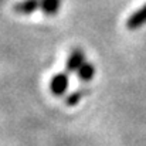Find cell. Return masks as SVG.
<instances>
[{
    "label": "cell",
    "instance_id": "5b68a950",
    "mask_svg": "<svg viewBox=\"0 0 146 146\" xmlns=\"http://www.w3.org/2000/svg\"><path fill=\"white\" fill-rule=\"evenodd\" d=\"M95 74H97L95 65L91 64V62H87V61H85V62L81 65V68L77 71V77H78V80H80L81 82H88V81H91V80L95 77Z\"/></svg>",
    "mask_w": 146,
    "mask_h": 146
},
{
    "label": "cell",
    "instance_id": "277c9868",
    "mask_svg": "<svg viewBox=\"0 0 146 146\" xmlns=\"http://www.w3.org/2000/svg\"><path fill=\"white\" fill-rule=\"evenodd\" d=\"M146 24V4H143L141 9L133 11L128 20H126V29L128 30H138Z\"/></svg>",
    "mask_w": 146,
    "mask_h": 146
},
{
    "label": "cell",
    "instance_id": "7a4b0ae2",
    "mask_svg": "<svg viewBox=\"0 0 146 146\" xmlns=\"http://www.w3.org/2000/svg\"><path fill=\"white\" fill-rule=\"evenodd\" d=\"M84 62H85V52L82 50L75 48L70 52L65 62V68L68 72H77Z\"/></svg>",
    "mask_w": 146,
    "mask_h": 146
},
{
    "label": "cell",
    "instance_id": "8992f818",
    "mask_svg": "<svg viewBox=\"0 0 146 146\" xmlns=\"http://www.w3.org/2000/svg\"><path fill=\"white\" fill-rule=\"evenodd\" d=\"M61 0H41V10L46 16H55L61 9Z\"/></svg>",
    "mask_w": 146,
    "mask_h": 146
},
{
    "label": "cell",
    "instance_id": "6da1fadb",
    "mask_svg": "<svg viewBox=\"0 0 146 146\" xmlns=\"http://www.w3.org/2000/svg\"><path fill=\"white\" fill-rule=\"evenodd\" d=\"M68 84H70L68 74L67 72H58L50 81V91L54 97H62L68 90Z\"/></svg>",
    "mask_w": 146,
    "mask_h": 146
},
{
    "label": "cell",
    "instance_id": "3957f363",
    "mask_svg": "<svg viewBox=\"0 0 146 146\" xmlns=\"http://www.w3.org/2000/svg\"><path fill=\"white\" fill-rule=\"evenodd\" d=\"M40 7H41V0H21L13 6V10L16 14L30 16L34 11H37V9Z\"/></svg>",
    "mask_w": 146,
    "mask_h": 146
},
{
    "label": "cell",
    "instance_id": "52a82bcc",
    "mask_svg": "<svg viewBox=\"0 0 146 146\" xmlns=\"http://www.w3.org/2000/svg\"><path fill=\"white\" fill-rule=\"evenodd\" d=\"M90 91H91L90 88H80V90L71 92L68 97L65 98V105L67 106H75V105H78L82 98L87 97L90 94Z\"/></svg>",
    "mask_w": 146,
    "mask_h": 146
}]
</instances>
